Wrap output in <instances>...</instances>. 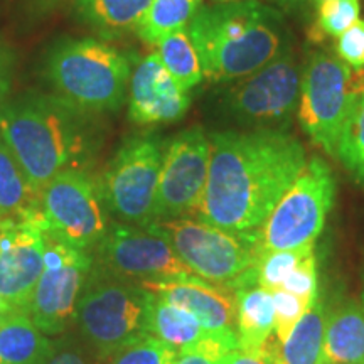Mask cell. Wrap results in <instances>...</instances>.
<instances>
[{"label": "cell", "instance_id": "9c48e42d", "mask_svg": "<svg viewBox=\"0 0 364 364\" xmlns=\"http://www.w3.org/2000/svg\"><path fill=\"white\" fill-rule=\"evenodd\" d=\"M354 71L326 51L312 54L302 73L297 107L299 124L312 142L338 157V145L354 97Z\"/></svg>", "mask_w": 364, "mask_h": 364}, {"label": "cell", "instance_id": "9a60e30c", "mask_svg": "<svg viewBox=\"0 0 364 364\" xmlns=\"http://www.w3.org/2000/svg\"><path fill=\"white\" fill-rule=\"evenodd\" d=\"M44 218L0 223V297L19 312L29 309L44 270Z\"/></svg>", "mask_w": 364, "mask_h": 364}, {"label": "cell", "instance_id": "8fae6325", "mask_svg": "<svg viewBox=\"0 0 364 364\" xmlns=\"http://www.w3.org/2000/svg\"><path fill=\"white\" fill-rule=\"evenodd\" d=\"M39 211L48 231L85 252L97 247L110 226L98 179L81 169L49 181L39 193Z\"/></svg>", "mask_w": 364, "mask_h": 364}, {"label": "cell", "instance_id": "cb8c5ba5", "mask_svg": "<svg viewBox=\"0 0 364 364\" xmlns=\"http://www.w3.org/2000/svg\"><path fill=\"white\" fill-rule=\"evenodd\" d=\"M152 0H78V12L105 36L136 31Z\"/></svg>", "mask_w": 364, "mask_h": 364}, {"label": "cell", "instance_id": "44dd1931", "mask_svg": "<svg viewBox=\"0 0 364 364\" xmlns=\"http://www.w3.org/2000/svg\"><path fill=\"white\" fill-rule=\"evenodd\" d=\"M54 349L26 312H14L0 327V364H43Z\"/></svg>", "mask_w": 364, "mask_h": 364}, {"label": "cell", "instance_id": "277c9868", "mask_svg": "<svg viewBox=\"0 0 364 364\" xmlns=\"http://www.w3.org/2000/svg\"><path fill=\"white\" fill-rule=\"evenodd\" d=\"M46 70L58 97L91 115L118 110L132 76L125 54L98 39L58 44Z\"/></svg>", "mask_w": 364, "mask_h": 364}, {"label": "cell", "instance_id": "d6986e66", "mask_svg": "<svg viewBox=\"0 0 364 364\" xmlns=\"http://www.w3.org/2000/svg\"><path fill=\"white\" fill-rule=\"evenodd\" d=\"M322 364H364V311L358 302L327 317Z\"/></svg>", "mask_w": 364, "mask_h": 364}, {"label": "cell", "instance_id": "7bdbcfd3", "mask_svg": "<svg viewBox=\"0 0 364 364\" xmlns=\"http://www.w3.org/2000/svg\"><path fill=\"white\" fill-rule=\"evenodd\" d=\"M363 302H364V295H363Z\"/></svg>", "mask_w": 364, "mask_h": 364}, {"label": "cell", "instance_id": "e575fe53", "mask_svg": "<svg viewBox=\"0 0 364 364\" xmlns=\"http://www.w3.org/2000/svg\"><path fill=\"white\" fill-rule=\"evenodd\" d=\"M280 356V343L275 338V332L260 351H236L228 359V364H273Z\"/></svg>", "mask_w": 364, "mask_h": 364}, {"label": "cell", "instance_id": "d4e9b609", "mask_svg": "<svg viewBox=\"0 0 364 364\" xmlns=\"http://www.w3.org/2000/svg\"><path fill=\"white\" fill-rule=\"evenodd\" d=\"M203 0H152L136 27V34L145 44L156 46L174 31L188 29Z\"/></svg>", "mask_w": 364, "mask_h": 364}, {"label": "cell", "instance_id": "7a4b0ae2", "mask_svg": "<svg viewBox=\"0 0 364 364\" xmlns=\"http://www.w3.org/2000/svg\"><path fill=\"white\" fill-rule=\"evenodd\" d=\"M0 136L39 194L61 172L85 171L97 132L91 113L58 95H29L0 108Z\"/></svg>", "mask_w": 364, "mask_h": 364}, {"label": "cell", "instance_id": "4316f807", "mask_svg": "<svg viewBox=\"0 0 364 364\" xmlns=\"http://www.w3.org/2000/svg\"><path fill=\"white\" fill-rule=\"evenodd\" d=\"M338 157L359 182H364V91L354 97L338 145Z\"/></svg>", "mask_w": 364, "mask_h": 364}, {"label": "cell", "instance_id": "f35d334b", "mask_svg": "<svg viewBox=\"0 0 364 364\" xmlns=\"http://www.w3.org/2000/svg\"><path fill=\"white\" fill-rule=\"evenodd\" d=\"M277 2L282 4V6H287V7H299V6H302V4H306L307 0H277Z\"/></svg>", "mask_w": 364, "mask_h": 364}, {"label": "cell", "instance_id": "603a6c76", "mask_svg": "<svg viewBox=\"0 0 364 364\" xmlns=\"http://www.w3.org/2000/svg\"><path fill=\"white\" fill-rule=\"evenodd\" d=\"M327 317L329 312L324 302L317 299L280 344V356L285 364H322Z\"/></svg>", "mask_w": 364, "mask_h": 364}, {"label": "cell", "instance_id": "83f0119b", "mask_svg": "<svg viewBox=\"0 0 364 364\" xmlns=\"http://www.w3.org/2000/svg\"><path fill=\"white\" fill-rule=\"evenodd\" d=\"M359 0H329L317 7V19L311 31L314 43L326 38H339L359 19Z\"/></svg>", "mask_w": 364, "mask_h": 364}, {"label": "cell", "instance_id": "2e32d148", "mask_svg": "<svg viewBox=\"0 0 364 364\" xmlns=\"http://www.w3.org/2000/svg\"><path fill=\"white\" fill-rule=\"evenodd\" d=\"M198 318L208 334L221 339L233 349H240L236 331V294L225 285L211 284L196 275L152 280L139 284Z\"/></svg>", "mask_w": 364, "mask_h": 364}, {"label": "cell", "instance_id": "484cf974", "mask_svg": "<svg viewBox=\"0 0 364 364\" xmlns=\"http://www.w3.org/2000/svg\"><path fill=\"white\" fill-rule=\"evenodd\" d=\"M157 46V56L184 90L198 86L204 78L201 59L196 51L188 29L174 31L162 38Z\"/></svg>", "mask_w": 364, "mask_h": 364}, {"label": "cell", "instance_id": "ac0fdd59", "mask_svg": "<svg viewBox=\"0 0 364 364\" xmlns=\"http://www.w3.org/2000/svg\"><path fill=\"white\" fill-rule=\"evenodd\" d=\"M147 334L174 348L177 354L196 351L215 336L208 334L193 314L172 306L150 292L147 309Z\"/></svg>", "mask_w": 364, "mask_h": 364}, {"label": "cell", "instance_id": "d6a6232c", "mask_svg": "<svg viewBox=\"0 0 364 364\" xmlns=\"http://www.w3.org/2000/svg\"><path fill=\"white\" fill-rule=\"evenodd\" d=\"M336 53L341 61L351 70L364 68V19H358L354 24L336 38Z\"/></svg>", "mask_w": 364, "mask_h": 364}, {"label": "cell", "instance_id": "3957f363", "mask_svg": "<svg viewBox=\"0 0 364 364\" xmlns=\"http://www.w3.org/2000/svg\"><path fill=\"white\" fill-rule=\"evenodd\" d=\"M188 33L204 78L216 83L250 76L279 58L285 46L282 17L258 0L201 7Z\"/></svg>", "mask_w": 364, "mask_h": 364}, {"label": "cell", "instance_id": "f546056e", "mask_svg": "<svg viewBox=\"0 0 364 364\" xmlns=\"http://www.w3.org/2000/svg\"><path fill=\"white\" fill-rule=\"evenodd\" d=\"M177 351L154 336L145 334L107 359V364H174Z\"/></svg>", "mask_w": 364, "mask_h": 364}, {"label": "cell", "instance_id": "ab89813d", "mask_svg": "<svg viewBox=\"0 0 364 364\" xmlns=\"http://www.w3.org/2000/svg\"><path fill=\"white\" fill-rule=\"evenodd\" d=\"M311 2L314 4V6H316V9L317 7H321L322 4H326V2H329V0H311Z\"/></svg>", "mask_w": 364, "mask_h": 364}, {"label": "cell", "instance_id": "8992f818", "mask_svg": "<svg viewBox=\"0 0 364 364\" xmlns=\"http://www.w3.org/2000/svg\"><path fill=\"white\" fill-rule=\"evenodd\" d=\"M149 302L144 287L95 273L78 300L75 322L91 351L108 359L147 334Z\"/></svg>", "mask_w": 364, "mask_h": 364}, {"label": "cell", "instance_id": "4fadbf2b", "mask_svg": "<svg viewBox=\"0 0 364 364\" xmlns=\"http://www.w3.org/2000/svg\"><path fill=\"white\" fill-rule=\"evenodd\" d=\"M302 73L292 54L282 53L228 91L226 108L241 124L280 129L299 107Z\"/></svg>", "mask_w": 364, "mask_h": 364}, {"label": "cell", "instance_id": "1f68e13d", "mask_svg": "<svg viewBox=\"0 0 364 364\" xmlns=\"http://www.w3.org/2000/svg\"><path fill=\"white\" fill-rule=\"evenodd\" d=\"M282 287H284L287 292H290L302 300V302H306L309 307H312L318 299L316 253L309 255L295 270L290 272Z\"/></svg>", "mask_w": 364, "mask_h": 364}, {"label": "cell", "instance_id": "f1b7e54d", "mask_svg": "<svg viewBox=\"0 0 364 364\" xmlns=\"http://www.w3.org/2000/svg\"><path fill=\"white\" fill-rule=\"evenodd\" d=\"M312 253L314 247L263 252L258 262V285L267 290L280 289L289 273L295 270Z\"/></svg>", "mask_w": 364, "mask_h": 364}, {"label": "cell", "instance_id": "836d02e7", "mask_svg": "<svg viewBox=\"0 0 364 364\" xmlns=\"http://www.w3.org/2000/svg\"><path fill=\"white\" fill-rule=\"evenodd\" d=\"M43 364H107L86 346L81 348L73 341H54V349Z\"/></svg>", "mask_w": 364, "mask_h": 364}, {"label": "cell", "instance_id": "8d00e7d4", "mask_svg": "<svg viewBox=\"0 0 364 364\" xmlns=\"http://www.w3.org/2000/svg\"><path fill=\"white\" fill-rule=\"evenodd\" d=\"M9 85H11V76H9V66L7 61L4 59L2 53H0V102L7 97Z\"/></svg>", "mask_w": 364, "mask_h": 364}, {"label": "cell", "instance_id": "e0dca14e", "mask_svg": "<svg viewBox=\"0 0 364 364\" xmlns=\"http://www.w3.org/2000/svg\"><path fill=\"white\" fill-rule=\"evenodd\" d=\"M129 118L136 125H162L181 120L191 107L184 90L162 65L157 53H150L130 76Z\"/></svg>", "mask_w": 364, "mask_h": 364}, {"label": "cell", "instance_id": "7c38bea8", "mask_svg": "<svg viewBox=\"0 0 364 364\" xmlns=\"http://www.w3.org/2000/svg\"><path fill=\"white\" fill-rule=\"evenodd\" d=\"M97 272L102 277L144 284V282L193 275L179 260L169 240L154 225L135 226L110 223L95 247Z\"/></svg>", "mask_w": 364, "mask_h": 364}, {"label": "cell", "instance_id": "5b68a950", "mask_svg": "<svg viewBox=\"0 0 364 364\" xmlns=\"http://www.w3.org/2000/svg\"><path fill=\"white\" fill-rule=\"evenodd\" d=\"M166 235L179 260L199 279L225 285L235 292L258 285V262L263 248L258 231L228 233L199 218L152 223Z\"/></svg>", "mask_w": 364, "mask_h": 364}, {"label": "cell", "instance_id": "7402d4cb", "mask_svg": "<svg viewBox=\"0 0 364 364\" xmlns=\"http://www.w3.org/2000/svg\"><path fill=\"white\" fill-rule=\"evenodd\" d=\"M38 213L39 194L0 136V223L31 220Z\"/></svg>", "mask_w": 364, "mask_h": 364}, {"label": "cell", "instance_id": "b9f144b4", "mask_svg": "<svg viewBox=\"0 0 364 364\" xmlns=\"http://www.w3.org/2000/svg\"><path fill=\"white\" fill-rule=\"evenodd\" d=\"M6 317H7V316H0V327H2V324H4V321H6Z\"/></svg>", "mask_w": 364, "mask_h": 364}, {"label": "cell", "instance_id": "52a82bcc", "mask_svg": "<svg viewBox=\"0 0 364 364\" xmlns=\"http://www.w3.org/2000/svg\"><path fill=\"white\" fill-rule=\"evenodd\" d=\"M334 196L331 167L322 159L312 157L258 230L263 252L316 247Z\"/></svg>", "mask_w": 364, "mask_h": 364}, {"label": "cell", "instance_id": "6da1fadb", "mask_svg": "<svg viewBox=\"0 0 364 364\" xmlns=\"http://www.w3.org/2000/svg\"><path fill=\"white\" fill-rule=\"evenodd\" d=\"M209 144L206 189L196 218L228 233H255L302 172L306 150L282 129L215 132Z\"/></svg>", "mask_w": 364, "mask_h": 364}, {"label": "cell", "instance_id": "74e56055", "mask_svg": "<svg viewBox=\"0 0 364 364\" xmlns=\"http://www.w3.org/2000/svg\"><path fill=\"white\" fill-rule=\"evenodd\" d=\"M14 312H19V311H16L11 304L6 302V300L0 297V316H11Z\"/></svg>", "mask_w": 364, "mask_h": 364}, {"label": "cell", "instance_id": "5bb4252c", "mask_svg": "<svg viewBox=\"0 0 364 364\" xmlns=\"http://www.w3.org/2000/svg\"><path fill=\"white\" fill-rule=\"evenodd\" d=\"M209 154L211 144L201 127L182 130L166 145L154 213L156 221L198 216L206 189Z\"/></svg>", "mask_w": 364, "mask_h": 364}, {"label": "cell", "instance_id": "30bf717a", "mask_svg": "<svg viewBox=\"0 0 364 364\" xmlns=\"http://www.w3.org/2000/svg\"><path fill=\"white\" fill-rule=\"evenodd\" d=\"M43 235L44 270L27 316L46 336H58L75 321L76 306L93 270V258L85 250L56 238L46 226Z\"/></svg>", "mask_w": 364, "mask_h": 364}, {"label": "cell", "instance_id": "ba28073f", "mask_svg": "<svg viewBox=\"0 0 364 364\" xmlns=\"http://www.w3.org/2000/svg\"><path fill=\"white\" fill-rule=\"evenodd\" d=\"M162 145L156 135L132 136L117 150L98 179L105 206L122 223L149 226L156 221Z\"/></svg>", "mask_w": 364, "mask_h": 364}, {"label": "cell", "instance_id": "d590c367", "mask_svg": "<svg viewBox=\"0 0 364 364\" xmlns=\"http://www.w3.org/2000/svg\"><path fill=\"white\" fill-rule=\"evenodd\" d=\"M228 359H220L215 356H209V354L198 353V351H189V353H179L177 354L174 364H228Z\"/></svg>", "mask_w": 364, "mask_h": 364}, {"label": "cell", "instance_id": "ffe728a7", "mask_svg": "<svg viewBox=\"0 0 364 364\" xmlns=\"http://www.w3.org/2000/svg\"><path fill=\"white\" fill-rule=\"evenodd\" d=\"M236 331L241 351H260L275 331L272 290L260 285L236 290Z\"/></svg>", "mask_w": 364, "mask_h": 364}, {"label": "cell", "instance_id": "4dcf8cb0", "mask_svg": "<svg viewBox=\"0 0 364 364\" xmlns=\"http://www.w3.org/2000/svg\"><path fill=\"white\" fill-rule=\"evenodd\" d=\"M272 297L273 307H275V331L273 332H275V338L282 344L289 338L290 332L294 331L295 324L311 307L284 289L272 290Z\"/></svg>", "mask_w": 364, "mask_h": 364}, {"label": "cell", "instance_id": "60d3db41", "mask_svg": "<svg viewBox=\"0 0 364 364\" xmlns=\"http://www.w3.org/2000/svg\"><path fill=\"white\" fill-rule=\"evenodd\" d=\"M218 4H230V2H241V0H216Z\"/></svg>", "mask_w": 364, "mask_h": 364}]
</instances>
